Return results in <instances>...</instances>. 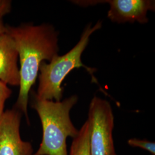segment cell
I'll list each match as a JSON object with an SVG mask.
<instances>
[{
    "label": "cell",
    "mask_w": 155,
    "mask_h": 155,
    "mask_svg": "<svg viewBox=\"0 0 155 155\" xmlns=\"http://www.w3.org/2000/svg\"><path fill=\"white\" fill-rule=\"evenodd\" d=\"M6 32L16 46L20 61V82L15 107L24 113L28 123L29 94L36 81L41 62L58 55V32L48 24L6 25Z\"/></svg>",
    "instance_id": "cell-1"
},
{
    "label": "cell",
    "mask_w": 155,
    "mask_h": 155,
    "mask_svg": "<svg viewBox=\"0 0 155 155\" xmlns=\"http://www.w3.org/2000/svg\"><path fill=\"white\" fill-rule=\"evenodd\" d=\"M78 100L76 95L61 101L41 100L33 93L31 106L40 119L43 137L39 149L33 155H68L67 139H74L79 133L70 116Z\"/></svg>",
    "instance_id": "cell-2"
},
{
    "label": "cell",
    "mask_w": 155,
    "mask_h": 155,
    "mask_svg": "<svg viewBox=\"0 0 155 155\" xmlns=\"http://www.w3.org/2000/svg\"><path fill=\"white\" fill-rule=\"evenodd\" d=\"M102 27V21H98L93 27L91 24L83 31L79 41L66 54L55 56L49 63L43 61L39 67V86L36 96L41 100L61 101L64 89L61 84L67 75L75 68H84L91 75L94 82L97 81L93 75L94 68L83 64L81 56L89 44L91 35Z\"/></svg>",
    "instance_id": "cell-3"
},
{
    "label": "cell",
    "mask_w": 155,
    "mask_h": 155,
    "mask_svg": "<svg viewBox=\"0 0 155 155\" xmlns=\"http://www.w3.org/2000/svg\"><path fill=\"white\" fill-rule=\"evenodd\" d=\"M114 120L110 103L94 96L89 105L87 120L91 127L90 155H117L113 137Z\"/></svg>",
    "instance_id": "cell-4"
},
{
    "label": "cell",
    "mask_w": 155,
    "mask_h": 155,
    "mask_svg": "<svg viewBox=\"0 0 155 155\" xmlns=\"http://www.w3.org/2000/svg\"><path fill=\"white\" fill-rule=\"evenodd\" d=\"M22 113L14 107L0 118V155H33L31 143L23 141L20 127Z\"/></svg>",
    "instance_id": "cell-5"
},
{
    "label": "cell",
    "mask_w": 155,
    "mask_h": 155,
    "mask_svg": "<svg viewBox=\"0 0 155 155\" xmlns=\"http://www.w3.org/2000/svg\"><path fill=\"white\" fill-rule=\"evenodd\" d=\"M110 5L107 17L112 22L118 24L138 22L145 24L149 21L148 11H155V1L152 0H106Z\"/></svg>",
    "instance_id": "cell-6"
},
{
    "label": "cell",
    "mask_w": 155,
    "mask_h": 155,
    "mask_svg": "<svg viewBox=\"0 0 155 155\" xmlns=\"http://www.w3.org/2000/svg\"><path fill=\"white\" fill-rule=\"evenodd\" d=\"M18 54L14 40L8 33L0 35V81L7 85L19 86Z\"/></svg>",
    "instance_id": "cell-7"
},
{
    "label": "cell",
    "mask_w": 155,
    "mask_h": 155,
    "mask_svg": "<svg viewBox=\"0 0 155 155\" xmlns=\"http://www.w3.org/2000/svg\"><path fill=\"white\" fill-rule=\"evenodd\" d=\"M91 127L87 120L79 130L77 137L73 139L69 155H90V137Z\"/></svg>",
    "instance_id": "cell-8"
},
{
    "label": "cell",
    "mask_w": 155,
    "mask_h": 155,
    "mask_svg": "<svg viewBox=\"0 0 155 155\" xmlns=\"http://www.w3.org/2000/svg\"><path fill=\"white\" fill-rule=\"evenodd\" d=\"M127 143L131 147H139L148 151L153 155H155V144L154 142H151L146 140L131 139L127 141Z\"/></svg>",
    "instance_id": "cell-9"
},
{
    "label": "cell",
    "mask_w": 155,
    "mask_h": 155,
    "mask_svg": "<svg viewBox=\"0 0 155 155\" xmlns=\"http://www.w3.org/2000/svg\"><path fill=\"white\" fill-rule=\"evenodd\" d=\"M12 90L6 83L0 81V118L4 113L6 101L11 95Z\"/></svg>",
    "instance_id": "cell-10"
},
{
    "label": "cell",
    "mask_w": 155,
    "mask_h": 155,
    "mask_svg": "<svg viewBox=\"0 0 155 155\" xmlns=\"http://www.w3.org/2000/svg\"><path fill=\"white\" fill-rule=\"evenodd\" d=\"M11 1L9 0H0V18L8 14L11 10Z\"/></svg>",
    "instance_id": "cell-11"
},
{
    "label": "cell",
    "mask_w": 155,
    "mask_h": 155,
    "mask_svg": "<svg viewBox=\"0 0 155 155\" xmlns=\"http://www.w3.org/2000/svg\"><path fill=\"white\" fill-rule=\"evenodd\" d=\"M6 31V25L3 21L2 18H0V35L5 33Z\"/></svg>",
    "instance_id": "cell-12"
}]
</instances>
